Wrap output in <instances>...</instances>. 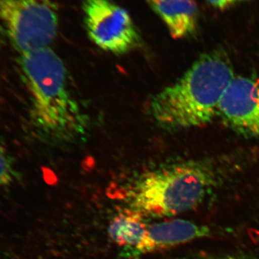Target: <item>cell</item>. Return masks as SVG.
I'll return each instance as SVG.
<instances>
[{"instance_id":"6da1fadb","label":"cell","mask_w":259,"mask_h":259,"mask_svg":"<svg viewBox=\"0 0 259 259\" xmlns=\"http://www.w3.org/2000/svg\"><path fill=\"white\" fill-rule=\"evenodd\" d=\"M233 78L225 54H204L178 81L155 95L150 114L158 125L171 131L205 125L218 113L221 99Z\"/></svg>"},{"instance_id":"7a4b0ae2","label":"cell","mask_w":259,"mask_h":259,"mask_svg":"<svg viewBox=\"0 0 259 259\" xmlns=\"http://www.w3.org/2000/svg\"><path fill=\"white\" fill-rule=\"evenodd\" d=\"M19 63L40 131L58 142L84 136L88 117L70 91L66 66L55 51L47 47L20 54Z\"/></svg>"},{"instance_id":"3957f363","label":"cell","mask_w":259,"mask_h":259,"mask_svg":"<svg viewBox=\"0 0 259 259\" xmlns=\"http://www.w3.org/2000/svg\"><path fill=\"white\" fill-rule=\"evenodd\" d=\"M214 185L202 163H177L141 175L130 189V208L151 217H171L200 204Z\"/></svg>"},{"instance_id":"277c9868","label":"cell","mask_w":259,"mask_h":259,"mask_svg":"<svg viewBox=\"0 0 259 259\" xmlns=\"http://www.w3.org/2000/svg\"><path fill=\"white\" fill-rule=\"evenodd\" d=\"M0 26L20 54L49 47L59 16L51 0H0Z\"/></svg>"},{"instance_id":"5b68a950","label":"cell","mask_w":259,"mask_h":259,"mask_svg":"<svg viewBox=\"0 0 259 259\" xmlns=\"http://www.w3.org/2000/svg\"><path fill=\"white\" fill-rule=\"evenodd\" d=\"M89 37L102 50L124 54L138 45L139 34L128 12L110 0H83Z\"/></svg>"},{"instance_id":"8992f818","label":"cell","mask_w":259,"mask_h":259,"mask_svg":"<svg viewBox=\"0 0 259 259\" xmlns=\"http://www.w3.org/2000/svg\"><path fill=\"white\" fill-rule=\"evenodd\" d=\"M218 113L237 132L259 138L258 78L234 76L221 99Z\"/></svg>"},{"instance_id":"52a82bcc","label":"cell","mask_w":259,"mask_h":259,"mask_svg":"<svg viewBox=\"0 0 259 259\" xmlns=\"http://www.w3.org/2000/svg\"><path fill=\"white\" fill-rule=\"evenodd\" d=\"M206 226L185 220H171L148 226L144 239L136 248L123 250L122 257L134 258L148 253L166 249L208 236Z\"/></svg>"},{"instance_id":"ba28073f","label":"cell","mask_w":259,"mask_h":259,"mask_svg":"<svg viewBox=\"0 0 259 259\" xmlns=\"http://www.w3.org/2000/svg\"><path fill=\"white\" fill-rule=\"evenodd\" d=\"M151 5L173 38H183L195 31L198 20L195 0H167Z\"/></svg>"},{"instance_id":"9c48e42d","label":"cell","mask_w":259,"mask_h":259,"mask_svg":"<svg viewBox=\"0 0 259 259\" xmlns=\"http://www.w3.org/2000/svg\"><path fill=\"white\" fill-rule=\"evenodd\" d=\"M148 226L141 213L129 208L118 213L110 223L109 236L123 250L134 249L143 241Z\"/></svg>"},{"instance_id":"30bf717a","label":"cell","mask_w":259,"mask_h":259,"mask_svg":"<svg viewBox=\"0 0 259 259\" xmlns=\"http://www.w3.org/2000/svg\"><path fill=\"white\" fill-rule=\"evenodd\" d=\"M16 178V170L11 156L0 143V188L12 185Z\"/></svg>"},{"instance_id":"8fae6325","label":"cell","mask_w":259,"mask_h":259,"mask_svg":"<svg viewBox=\"0 0 259 259\" xmlns=\"http://www.w3.org/2000/svg\"><path fill=\"white\" fill-rule=\"evenodd\" d=\"M209 4L220 10H226L236 5L235 0H207Z\"/></svg>"},{"instance_id":"7c38bea8","label":"cell","mask_w":259,"mask_h":259,"mask_svg":"<svg viewBox=\"0 0 259 259\" xmlns=\"http://www.w3.org/2000/svg\"><path fill=\"white\" fill-rule=\"evenodd\" d=\"M196 259H257L249 258L246 256H238V255H224V256H211L205 257V258H196Z\"/></svg>"},{"instance_id":"4fadbf2b","label":"cell","mask_w":259,"mask_h":259,"mask_svg":"<svg viewBox=\"0 0 259 259\" xmlns=\"http://www.w3.org/2000/svg\"><path fill=\"white\" fill-rule=\"evenodd\" d=\"M167 1V0H149L150 4H157V3H161V2Z\"/></svg>"},{"instance_id":"5bb4252c","label":"cell","mask_w":259,"mask_h":259,"mask_svg":"<svg viewBox=\"0 0 259 259\" xmlns=\"http://www.w3.org/2000/svg\"><path fill=\"white\" fill-rule=\"evenodd\" d=\"M244 1H248V0H235V2H236V4H237V3H241V2H244Z\"/></svg>"}]
</instances>
